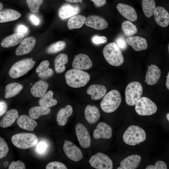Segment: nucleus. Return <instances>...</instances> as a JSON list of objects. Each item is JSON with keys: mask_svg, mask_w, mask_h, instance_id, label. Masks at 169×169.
Listing matches in <instances>:
<instances>
[{"mask_svg": "<svg viewBox=\"0 0 169 169\" xmlns=\"http://www.w3.org/2000/svg\"><path fill=\"white\" fill-rule=\"evenodd\" d=\"M66 83L69 86L74 88L84 86L90 79L89 74L82 70L71 69L68 70L65 74Z\"/></svg>", "mask_w": 169, "mask_h": 169, "instance_id": "f257e3e1", "label": "nucleus"}, {"mask_svg": "<svg viewBox=\"0 0 169 169\" xmlns=\"http://www.w3.org/2000/svg\"><path fill=\"white\" fill-rule=\"evenodd\" d=\"M103 52L105 58L110 64L119 66L123 64V55L115 43L111 42L106 45L103 49Z\"/></svg>", "mask_w": 169, "mask_h": 169, "instance_id": "f03ea898", "label": "nucleus"}, {"mask_svg": "<svg viewBox=\"0 0 169 169\" xmlns=\"http://www.w3.org/2000/svg\"><path fill=\"white\" fill-rule=\"evenodd\" d=\"M145 131L141 127L135 125L129 126L123 135V139L126 144L132 146L139 145L146 139Z\"/></svg>", "mask_w": 169, "mask_h": 169, "instance_id": "7ed1b4c3", "label": "nucleus"}, {"mask_svg": "<svg viewBox=\"0 0 169 169\" xmlns=\"http://www.w3.org/2000/svg\"><path fill=\"white\" fill-rule=\"evenodd\" d=\"M121 102V96L119 91L116 90H113L104 96L100 106L104 112L110 113L117 109Z\"/></svg>", "mask_w": 169, "mask_h": 169, "instance_id": "20e7f679", "label": "nucleus"}, {"mask_svg": "<svg viewBox=\"0 0 169 169\" xmlns=\"http://www.w3.org/2000/svg\"><path fill=\"white\" fill-rule=\"evenodd\" d=\"M11 141L14 146L21 149H27L35 145L38 142L36 136L32 133H20L13 135Z\"/></svg>", "mask_w": 169, "mask_h": 169, "instance_id": "39448f33", "label": "nucleus"}, {"mask_svg": "<svg viewBox=\"0 0 169 169\" xmlns=\"http://www.w3.org/2000/svg\"><path fill=\"white\" fill-rule=\"evenodd\" d=\"M143 91L142 86L139 82L135 81L129 83L125 90L126 104L130 106L135 105L142 95Z\"/></svg>", "mask_w": 169, "mask_h": 169, "instance_id": "423d86ee", "label": "nucleus"}, {"mask_svg": "<svg viewBox=\"0 0 169 169\" xmlns=\"http://www.w3.org/2000/svg\"><path fill=\"white\" fill-rule=\"evenodd\" d=\"M35 64V61L31 58L20 60L12 66L9 70V74L13 78H19L31 69Z\"/></svg>", "mask_w": 169, "mask_h": 169, "instance_id": "0eeeda50", "label": "nucleus"}, {"mask_svg": "<svg viewBox=\"0 0 169 169\" xmlns=\"http://www.w3.org/2000/svg\"><path fill=\"white\" fill-rule=\"evenodd\" d=\"M135 105L136 111L138 114L141 116L151 115L155 114L157 110L156 104L146 97H141Z\"/></svg>", "mask_w": 169, "mask_h": 169, "instance_id": "6e6552de", "label": "nucleus"}, {"mask_svg": "<svg viewBox=\"0 0 169 169\" xmlns=\"http://www.w3.org/2000/svg\"><path fill=\"white\" fill-rule=\"evenodd\" d=\"M89 162L92 167L96 169H112L113 168L112 160L107 155L101 152L92 156Z\"/></svg>", "mask_w": 169, "mask_h": 169, "instance_id": "1a4fd4ad", "label": "nucleus"}, {"mask_svg": "<svg viewBox=\"0 0 169 169\" xmlns=\"http://www.w3.org/2000/svg\"><path fill=\"white\" fill-rule=\"evenodd\" d=\"M77 140L80 146L84 148H89L90 146L91 140L89 132L82 124H77L75 128Z\"/></svg>", "mask_w": 169, "mask_h": 169, "instance_id": "9d476101", "label": "nucleus"}, {"mask_svg": "<svg viewBox=\"0 0 169 169\" xmlns=\"http://www.w3.org/2000/svg\"><path fill=\"white\" fill-rule=\"evenodd\" d=\"M63 148L65 154L71 160L77 161L82 159L83 155L81 150L73 142L65 140Z\"/></svg>", "mask_w": 169, "mask_h": 169, "instance_id": "9b49d317", "label": "nucleus"}, {"mask_svg": "<svg viewBox=\"0 0 169 169\" xmlns=\"http://www.w3.org/2000/svg\"><path fill=\"white\" fill-rule=\"evenodd\" d=\"M92 66V63L89 57L87 55L80 54L74 56L72 63L73 69L80 70H87Z\"/></svg>", "mask_w": 169, "mask_h": 169, "instance_id": "f8f14e48", "label": "nucleus"}, {"mask_svg": "<svg viewBox=\"0 0 169 169\" xmlns=\"http://www.w3.org/2000/svg\"><path fill=\"white\" fill-rule=\"evenodd\" d=\"M36 43V39L33 37L23 39L16 50V55L19 56L28 54L34 48Z\"/></svg>", "mask_w": 169, "mask_h": 169, "instance_id": "ddd939ff", "label": "nucleus"}, {"mask_svg": "<svg viewBox=\"0 0 169 169\" xmlns=\"http://www.w3.org/2000/svg\"><path fill=\"white\" fill-rule=\"evenodd\" d=\"M85 24L87 26L98 30L107 28L109 25L108 22L103 18L96 15H91L86 18Z\"/></svg>", "mask_w": 169, "mask_h": 169, "instance_id": "4468645a", "label": "nucleus"}, {"mask_svg": "<svg viewBox=\"0 0 169 169\" xmlns=\"http://www.w3.org/2000/svg\"><path fill=\"white\" fill-rule=\"evenodd\" d=\"M112 128L109 125L105 122H101L98 124L96 128L94 130L93 136L96 139H109L112 136Z\"/></svg>", "mask_w": 169, "mask_h": 169, "instance_id": "2eb2a0df", "label": "nucleus"}, {"mask_svg": "<svg viewBox=\"0 0 169 169\" xmlns=\"http://www.w3.org/2000/svg\"><path fill=\"white\" fill-rule=\"evenodd\" d=\"M161 71L156 65L151 64L148 66L145 81L147 84L153 85L156 84L160 79Z\"/></svg>", "mask_w": 169, "mask_h": 169, "instance_id": "dca6fc26", "label": "nucleus"}, {"mask_svg": "<svg viewBox=\"0 0 169 169\" xmlns=\"http://www.w3.org/2000/svg\"><path fill=\"white\" fill-rule=\"evenodd\" d=\"M155 21L160 26L166 27L169 24V14L164 8L158 6L156 8L154 13Z\"/></svg>", "mask_w": 169, "mask_h": 169, "instance_id": "f3484780", "label": "nucleus"}, {"mask_svg": "<svg viewBox=\"0 0 169 169\" xmlns=\"http://www.w3.org/2000/svg\"><path fill=\"white\" fill-rule=\"evenodd\" d=\"M80 10V8L79 6L65 4L59 9L58 15L60 19L64 20L76 15L79 13Z\"/></svg>", "mask_w": 169, "mask_h": 169, "instance_id": "a211bd4d", "label": "nucleus"}, {"mask_svg": "<svg viewBox=\"0 0 169 169\" xmlns=\"http://www.w3.org/2000/svg\"><path fill=\"white\" fill-rule=\"evenodd\" d=\"M117 9L120 13L124 18L132 22L136 21L137 15L135 9L132 6L122 3L117 5Z\"/></svg>", "mask_w": 169, "mask_h": 169, "instance_id": "6ab92c4d", "label": "nucleus"}, {"mask_svg": "<svg viewBox=\"0 0 169 169\" xmlns=\"http://www.w3.org/2000/svg\"><path fill=\"white\" fill-rule=\"evenodd\" d=\"M107 92V90L104 85L93 84L90 85L87 89L86 93L90 95L92 99L99 100L102 98Z\"/></svg>", "mask_w": 169, "mask_h": 169, "instance_id": "aec40b11", "label": "nucleus"}, {"mask_svg": "<svg viewBox=\"0 0 169 169\" xmlns=\"http://www.w3.org/2000/svg\"><path fill=\"white\" fill-rule=\"evenodd\" d=\"M126 40L128 44L136 51L146 50L148 47L146 39L140 36L130 37Z\"/></svg>", "mask_w": 169, "mask_h": 169, "instance_id": "412c9836", "label": "nucleus"}, {"mask_svg": "<svg viewBox=\"0 0 169 169\" xmlns=\"http://www.w3.org/2000/svg\"><path fill=\"white\" fill-rule=\"evenodd\" d=\"M85 119L90 124L96 123L100 118V114L99 109L95 106L87 105L84 111Z\"/></svg>", "mask_w": 169, "mask_h": 169, "instance_id": "4be33fe9", "label": "nucleus"}, {"mask_svg": "<svg viewBox=\"0 0 169 169\" xmlns=\"http://www.w3.org/2000/svg\"><path fill=\"white\" fill-rule=\"evenodd\" d=\"M17 123L21 128L33 131L37 126V122L27 115H22L18 118Z\"/></svg>", "mask_w": 169, "mask_h": 169, "instance_id": "5701e85b", "label": "nucleus"}, {"mask_svg": "<svg viewBox=\"0 0 169 169\" xmlns=\"http://www.w3.org/2000/svg\"><path fill=\"white\" fill-rule=\"evenodd\" d=\"M141 160V157L138 155H131L122 160L120 165L124 169H135L138 167Z\"/></svg>", "mask_w": 169, "mask_h": 169, "instance_id": "b1692460", "label": "nucleus"}, {"mask_svg": "<svg viewBox=\"0 0 169 169\" xmlns=\"http://www.w3.org/2000/svg\"><path fill=\"white\" fill-rule=\"evenodd\" d=\"M24 37L22 33H16L3 39L1 43V46L4 48H9L16 46L21 42Z\"/></svg>", "mask_w": 169, "mask_h": 169, "instance_id": "393cba45", "label": "nucleus"}, {"mask_svg": "<svg viewBox=\"0 0 169 169\" xmlns=\"http://www.w3.org/2000/svg\"><path fill=\"white\" fill-rule=\"evenodd\" d=\"M73 108L70 105H67L65 107L60 109L57 115V121L60 126L66 125L68 118L72 115Z\"/></svg>", "mask_w": 169, "mask_h": 169, "instance_id": "a878e982", "label": "nucleus"}, {"mask_svg": "<svg viewBox=\"0 0 169 169\" xmlns=\"http://www.w3.org/2000/svg\"><path fill=\"white\" fill-rule=\"evenodd\" d=\"M19 116L18 111L13 109L8 111L0 121V126L5 128L13 124Z\"/></svg>", "mask_w": 169, "mask_h": 169, "instance_id": "bb28decb", "label": "nucleus"}, {"mask_svg": "<svg viewBox=\"0 0 169 169\" xmlns=\"http://www.w3.org/2000/svg\"><path fill=\"white\" fill-rule=\"evenodd\" d=\"M49 86L46 82L39 80L33 85L30 89L32 95L36 97H41L46 93Z\"/></svg>", "mask_w": 169, "mask_h": 169, "instance_id": "cd10ccee", "label": "nucleus"}, {"mask_svg": "<svg viewBox=\"0 0 169 169\" xmlns=\"http://www.w3.org/2000/svg\"><path fill=\"white\" fill-rule=\"evenodd\" d=\"M49 62L47 60L43 61L40 63L36 69L39 77L46 79L53 75L54 71L52 69L49 68Z\"/></svg>", "mask_w": 169, "mask_h": 169, "instance_id": "c85d7f7f", "label": "nucleus"}, {"mask_svg": "<svg viewBox=\"0 0 169 169\" xmlns=\"http://www.w3.org/2000/svg\"><path fill=\"white\" fill-rule=\"evenodd\" d=\"M21 16V14L15 10L5 9L0 11V23L15 20Z\"/></svg>", "mask_w": 169, "mask_h": 169, "instance_id": "c756f323", "label": "nucleus"}, {"mask_svg": "<svg viewBox=\"0 0 169 169\" xmlns=\"http://www.w3.org/2000/svg\"><path fill=\"white\" fill-rule=\"evenodd\" d=\"M68 62L67 54L62 53L57 55L54 61L55 69L57 73H63L65 69V65Z\"/></svg>", "mask_w": 169, "mask_h": 169, "instance_id": "7c9ffc66", "label": "nucleus"}, {"mask_svg": "<svg viewBox=\"0 0 169 169\" xmlns=\"http://www.w3.org/2000/svg\"><path fill=\"white\" fill-rule=\"evenodd\" d=\"M54 93L51 90H49L43 96L39 101L40 106L49 108L56 105L57 104L56 100L53 98Z\"/></svg>", "mask_w": 169, "mask_h": 169, "instance_id": "2f4dec72", "label": "nucleus"}, {"mask_svg": "<svg viewBox=\"0 0 169 169\" xmlns=\"http://www.w3.org/2000/svg\"><path fill=\"white\" fill-rule=\"evenodd\" d=\"M23 86L18 83H12L7 85L5 87V97L8 99L18 94L22 90Z\"/></svg>", "mask_w": 169, "mask_h": 169, "instance_id": "473e14b6", "label": "nucleus"}, {"mask_svg": "<svg viewBox=\"0 0 169 169\" xmlns=\"http://www.w3.org/2000/svg\"><path fill=\"white\" fill-rule=\"evenodd\" d=\"M86 18L81 15H75L68 20L67 26L69 30L81 28L84 24Z\"/></svg>", "mask_w": 169, "mask_h": 169, "instance_id": "72a5a7b5", "label": "nucleus"}, {"mask_svg": "<svg viewBox=\"0 0 169 169\" xmlns=\"http://www.w3.org/2000/svg\"><path fill=\"white\" fill-rule=\"evenodd\" d=\"M51 111L49 108L42 106L33 107L30 109L29 111L30 117L33 119H37L40 116L47 115Z\"/></svg>", "mask_w": 169, "mask_h": 169, "instance_id": "f704fd0d", "label": "nucleus"}, {"mask_svg": "<svg viewBox=\"0 0 169 169\" xmlns=\"http://www.w3.org/2000/svg\"><path fill=\"white\" fill-rule=\"evenodd\" d=\"M142 8L144 15L148 18H150L154 15L156 8L154 0H142Z\"/></svg>", "mask_w": 169, "mask_h": 169, "instance_id": "c9c22d12", "label": "nucleus"}, {"mask_svg": "<svg viewBox=\"0 0 169 169\" xmlns=\"http://www.w3.org/2000/svg\"><path fill=\"white\" fill-rule=\"evenodd\" d=\"M121 27L123 32L127 37L131 36L138 31L136 26L128 21H125L122 23Z\"/></svg>", "mask_w": 169, "mask_h": 169, "instance_id": "e433bc0d", "label": "nucleus"}, {"mask_svg": "<svg viewBox=\"0 0 169 169\" xmlns=\"http://www.w3.org/2000/svg\"><path fill=\"white\" fill-rule=\"evenodd\" d=\"M66 43L64 41H59L50 45L47 49L46 51L49 54H54L62 50L65 47Z\"/></svg>", "mask_w": 169, "mask_h": 169, "instance_id": "4c0bfd02", "label": "nucleus"}, {"mask_svg": "<svg viewBox=\"0 0 169 169\" xmlns=\"http://www.w3.org/2000/svg\"><path fill=\"white\" fill-rule=\"evenodd\" d=\"M28 7L32 12L37 13L39 12L40 6L43 0H26Z\"/></svg>", "mask_w": 169, "mask_h": 169, "instance_id": "58836bf2", "label": "nucleus"}, {"mask_svg": "<svg viewBox=\"0 0 169 169\" xmlns=\"http://www.w3.org/2000/svg\"><path fill=\"white\" fill-rule=\"evenodd\" d=\"M9 151L8 145L3 138L0 136V159L6 156Z\"/></svg>", "mask_w": 169, "mask_h": 169, "instance_id": "ea45409f", "label": "nucleus"}, {"mask_svg": "<svg viewBox=\"0 0 169 169\" xmlns=\"http://www.w3.org/2000/svg\"><path fill=\"white\" fill-rule=\"evenodd\" d=\"M46 169H67V168L63 163L58 161L49 163L46 166Z\"/></svg>", "mask_w": 169, "mask_h": 169, "instance_id": "a19ab883", "label": "nucleus"}, {"mask_svg": "<svg viewBox=\"0 0 169 169\" xmlns=\"http://www.w3.org/2000/svg\"><path fill=\"white\" fill-rule=\"evenodd\" d=\"M116 44L120 49L125 50L127 49V44L126 40L122 36H120L117 38L116 40Z\"/></svg>", "mask_w": 169, "mask_h": 169, "instance_id": "79ce46f5", "label": "nucleus"}, {"mask_svg": "<svg viewBox=\"0 0 169 169\" xmlns=\"http://www.w3.org/2000/svg\"><path fill=\"white\" fill-rule=\"evenodd\" d=\"M9 169H25L24 164L21 161L18 160L16 161H13L9 166Z\"/></svg>", "mask_w": 169, "mask_h": 169, "instance_id": "37998d69", "label": "nucleus"}, {"mask_svg": "<svg viewBox=\"0 0 169 169\" xmlns=\"http://www.w3.org/2000/svg\"><path fill=\"white\" fill-rule=\"evenodd\" d=\"M92 41L95 44H105L107 41V38L104 36H95L92 38Z\"/></svg>", "mask_w": 169, "mask_h": 169, "instance_id": "c03bdc74", "label": "nucleus"}, {"mask_svg": "<svg viewBox=\"0 0 169 169\" xmlns=\"http://www.w3.org/2000/svg\"><path fill=\"white\" fill-rule=\"evenodd\" d=\"M16 33H19L23 34L24 35L27 34L28 32V28L24 25H18L16 28Z\"/></svg>", "mask_w": 169, "mask_h": 169, "instance_id": "a18cd8bd", "label": "nucleus"}, {"mask_svg": "<svg viewBox=\"0 0 169 169\" xmlns=\"http://www.w3.org/2000/svg\"><path fill=\"white\" fill-rule=\"evenodd\" d=\"M47 146L46 143L44 142H40L36 146V150L39 153H43L46 150Z\"/></svg>", "mask_w": 169, "mask_h": 169, "instance_id": "49530a36", "label": "nucleus"}, {"mask_svg": "<svg viewBox=\"0 0 169 169\" xmlns=\"http://www.w3.org/2000/svg\"><path fill=\"white\" fill-rule=\"evenodd\" d=\"M155 169H167V166L164 161H158L155 164Z\"/></svg>", "mask_w": 169, "mask_h": 169, "instance_id": "de8ad7c7", "label": "nucleus"}, {"mask_svg": "<svg viewBox=\"0 0 169 169\" xmlns=\"http://www.w3.org/2000/svg\"><path fill=\"white\" fill-rule=\"evenodd\" d=\"M7 108L6 103L3 101H0V116L6 112Z\"/></svg>", "mask_w": 169, "mask_h": 169, "instance_id": "09e8293b", "label": "nucleus"}, {"mask_svg": "<svg viewBox=\"0 0 169 169\" xmlns=\"http://www.w3.org/2000/svg\"><path fill=\"white\" fill-rule=\"evenodd\" d=\"M93 2L95 6L97 7H100L105 5L106 3V0H90Z\"/></svg>", "mask_w": 169, "mask_h": 169, "instance_id": "8fccbe9b", "label": "nucleus"}, {"mask_svg": "<svg viewBox=\"0 0 169 169\" xmlns=\"http://www.w3.org/2000/svg\"><path fill=\"white\" fill-rule=\"evenodd\" d=\"M29 19L32 23L35 25L37 26L39 24L40 20L36 16L33 15H31L29 17Z\"/></svg>", "mask_w": 169, "mask_h": 169, "instance_id": "3c124183", "label": "nucleus"}, {"mask_svg": "<svg viewBox=\"0 0 169 169\" xmlns=\"http://www.w3.org/2000/svg\"><path fill=\"white\" fill-rule=\"evenodd\" d=\"M166 85L167 89H169V72L168 73L166 76Z\"/></svg>", "mask_w": 169, "mask_h": 169, "instance_id": "603ef678", "label": "nucleus"}, {"mask_svg": "<svg viewBox=\"0 0 169 169\" xmlns=\"http://www.w3.org/2000/svg\"><path fill=\"white\" fill-rule=\"evenodd\" d=\"M68 2L72 3H78L79 2L81 3V2L83 0H65Z\"/></svg>", "mask_w": 169, "mask_h": 169, "instance_id": "864d4df0", "label": "nucleus"}, {"mask_svg": "<svg viewBox=\"0 0 169 169\" xmlns=\"http://www.w3.org/2000/svg\"><path fill=\"white\" fill-rule=\"evenodd\" d=\"M146 169H155V166L153 165H149L146 168Z\"/></svg>", "mask_w": 169, "mask_h": 169, "instance_id": "5fc2aeb1", "label": "nucleus"}, {"mask_svg": "<svg viewBox=\"0 0 169 169\" xmlns=\"http://www.w3.org/2000/svg\"><path fill=\"white\" fill-rule=\"evenodd\" d=\"M3 8V5L2 3L0 2V11Z\"/></svg>", "mask_w": 169, "mask_h": 169, "instance_id": "6e6d98bb", "label": "nucleus"}, {"mask_svg": "<svg viewBox=\"0 0 169 169\" xmlns=\"http://www.w3.org/2000/svg\"><path fill=\"white\" fill-rule=\"evenodd\" d=\"M166 118L169 121V113H168L166 115Z\"/></svg>", "mask_w": 169, "mask_h": 169, "instance_id": "4d7b16f0", "label": "nucleus"}, {"mask_svg": "<svg viewBox=\"0 0 169 169\" xmlns=\"http://www.w3.org/2000/svg\"><path fill=\"white\" fill-rule=\"evenodd\" d=\"M117 169H124L121 166H119L117 168Z\"/></svg>", "mask_w": 169, "mask_h": 169, "instance_id": "13d9d810", "label": "nucleus"}]
</instances>
